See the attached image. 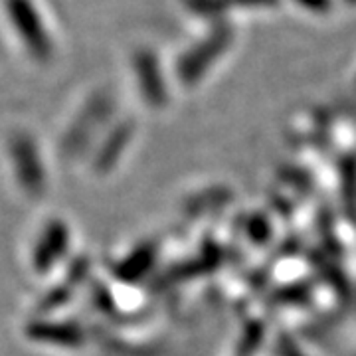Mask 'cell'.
Returning a JSON list of instances; mask_svg holds the SVG:
<instances>
[{
  "label": "cell",
  "mask_w": 356,
  "mask_h": 356,
  "mask_svg": "<svg viewBox=\"0 0 356 356\" xmlns=\"http://www.w3.org/2000/svg\"><path fill=\"white\" fill-rule=\"evenodd\" d=\"M67 248V228L60 220H51L44 228L38 243L34 248V267L40 273H46Z\"/></svg>",
  "instance_id": "2"
},
{
  "label": "cell",
  "mask_w": 356,
  "mask_h": 356,
  "mask_svg": "<svg viewBox=\"0 0 356 356\" xmlns=\"http://www.w3.org/2000/svg\"><path fill=\"white\" fill-rule=\"evenodd\" d=\"M28 334L36 341L64 344V346H74L81 341V334L76 327L60 325V323H34L28 327Z\"/></svg>",
  "instance_id": "3"
},
{
  "label": "cell",
  "mask_w": 356,
  "mask_h": 356,
  "mask_svg": "<svg viewBox=\"0 0 356 356\" xmlns=\"http://www.w3.org/2000/svg\"><path fill=\"white\" fill-rule=\"evenodd\" d=\"M13 156L16 177L20 180L22 188L32 196L42 194L46 186V175H44V166L36 154L34 145L28 139L14 140Z\"/></svg>",
  "instance_id": "1"
}]
</instances>
